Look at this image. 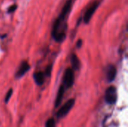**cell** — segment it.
<instances>
[{
  "label": "cell",
  "mask_w": 128,
  "mask_h": 127,
  "mask_svg": "<svg viewBox=\"0 0 128 127\" xmlns=\"http://www.w3.org/2000/svg\"><path fill=\"white\" fill-rule=\"evenodd\" d=\"M72 0H68L67 2L65 3L63 9L62 10V12L60 13V15L58 16V17L56 19L54 25H53V28H52V36L54 37L58 31L59 29L62 26V25L63 24L64 21L65 20L67 16L68 15V13H70V10H71V7H72Z\"/></svg>",
  "instance_id": "cell-1"
},
{
  "label": "cell",
  "mask_w": 128,
  "mask_h": 127,
  "mask_svg": "<svg viewBox=\"0 0 128 127\" xmlns=\"http://www.w3.org/2000/svg\"><path fill=\"white\" fill-rule=\"evenodd\" d=\"M105 101L110 105L116 104L117 101V91L116 87H109L105 93Z\"/></svg>",
  "instance_id": "cell-2"
},
{
  "label": "cell",
  "mask_w": 128,
  "mask_h": 127,
  "mask_svg": "<svg viewBox=\"0 0 128 127\" xmlns=\"http://www.w3.org/2000/svg\"><path fill=\"white\" fill-rule=\"evenodd\" d=\"M74 104H75L74 99H70L68 102H66L57 112V114H56L57 118H64L65 115H67L68 114V112L71 110V109L74 107Z\"/></svg>",
  "instance_id": "cell-3"
},
{
  "label": "cell",
  "mask_w": 128,
  "mask_h": 127,
  "mask_svg": "<svg viewBox=\"0 0 128 127\" xmlns=\"http://www.w3.org/2000/svg\"><path fill=\"white\" fill-rule=\"evenodd\" d=\"M74 83V72L72 68H68L65 70L63 79V85L65 88H70Z\"/></svg>",
  "instance_id": "cell-4"
},
{
  "label": "cell",
  "mask_w": 128,
  "mask_h": 127,
  "mask_svg": "<svg viewBox=\"0 0 128 127\" xmlns=\"http://www.w3.org/2000/svg\"><path fill=\"white\" fill-rule=\"evenodd\" d=\"M99 1H94L91 7L86 10L85 15H84V17H83V19H84V22L85 23H88L90 22V20L92 19V16L94 15V13H95V11L97 10L98 6H99Z\"/></svg>",
  "instance_id": "cell-5"
},
{
  "label": "cell",
  "mask_w": 128,
  "mask_h": 127,
  "mask_svg": "<svg viewBox=\"0 0 128 127\" xmlns=\"http://www.w3.org/2000/svg\"><path fill=\"white\" fill-rule=\"evenodd\" d=\"M30 69V65L28 64V62L27 61H24L21 63L19 70L16 72V78H21L22 76H23Z\"/></svg>",
  "instance_id": "cell-6"
},
{
  "label": "cell",
  "mask_w": 128,
  "mask_h": 127,
  "mask_svg": "<svg viewBox=\"0 0 128 127\" xmlns=\"http://www.w3.org/2000/svg\"><path fill=\"white\" fill-rule=\"evenodd\" d=\"M65 91V87L64 86V85H62L58 89L56 98V102H55V107H58L61 103L62 101L63 100V97H64V94Z\"/></svg>",
  "instance_id": "cell-7"
},
{
  "label": "cell",
  "mask_w": 128,
  "mask_h": 127,
  "mask_svg": "<svg viewBox=\"0 0 128 127\" xmlns=\"http://www.w3.org/2000/svg\"><path fill=\"white\" fill-rule=\"evenodd\" d=\"M116 73H117V70L115 66L113 65H110L108 67L107 70V79L108 82H112L115 80L116 76Z\"/></svg>",
  "instance_id": "cell-8"
},
{
  "label": "cell",
  "mask_w": 128,
  "mask_h": 127,
  "mask_svg": "<svg viewBox=\"0 0 128 127\" xmlns=\"http://www.w3.org/2000/svg\"><path fill=\"white\" fill-rule=\"evenodd\" d=\"M44 73L42 72H37L34 74V79L38 85H42L44 82Z\"/></svg>",
  "instance_id": "cell-9"
},
{
  "label": "cell",
  "mask_w": 128,
  "mask_h": 127,
  "mask_svg": "<svg viewBox=\"0 0 128 127\" xmlns=\"http://www.w3.org/2000/svg\"><path fill=\"white\" fill-rule=\"evenodd\" d=\"M71 64H72V67L74 70H79L80 66V62L79 58L75 54H73L71 56Z\"/></svg>",
  "instance_id": "cell-10"
},
{
  "label": "cell",
  "mask_w": 128,
  "mask_h": 127,
  "mask_svg": "<svg viewBox=\"0 0 128 127\" xmlns=\"http://www.w3.org/2000/svg\"><path fill=\"white\" fill-rule=\"evenodd\" d=\"M46 127H56V121L54 118H50L46 122Z\"/></svg>",
  "instance_id": "cell-11"
},
{
  "label": "cell",
  "mask_w": 128,
  "mask_h": 127,
  "mask_svg": "<svg viewBox=\"0 0 128 127\" xmlns=\"http://www.w3.org/2000/svg\"><path fill=\"white\" fill-rule=\"evenodd\" d=\"M12 94H13V89H10V90L8 91V93H7V94H6V96H5L4 101H5L6 103H8V101L10 100V97H11V96H12Z\"/></svg>",
  "instance_id": "cell-12"
},
{
  "label": "cell",
  "mask_w": 128,
  "mask_h": 127,
  "mask_svg": "<svg viewBox=\"0 0 128 127\" xmlns=\"http://www.w3.org/2000/svg\"><path fill=\"white\" fill-rule=\"evenodd\" d=\"M16 8H17V5L16 4H14V5L10 6V8L8 9V13H13V12H14L16 10Z\"/></svg>",
  "instance_id": "cell-13"
},
{
  "label": "cell",
  "mask_w": 128,
  "mask_h": 127,
  "mask_svg": "<svg viewBox=\"0 0 128 127\" xmlns=\"http://www.w3.org/2000/svg\"><path fill=\"white\" fill-rule=\"evenodd\" d=\"M51 70H52V67H51V66H48V67L46 69L45 74H46L47 76H50V74H51Z\"/></svg>",
  "instance_id": "cell-14"
},
{
  "label": "cell",
  "mask_w": 128,
  "mask_h": 127,
  "mask_svg": "<svg viewBox=\"0 0 128 127\" xmlns=\"http://www.w3.org/2000/svg\"><path fill=\"white\" fill-rule=\"evenodd\" d=\"M82 45V40H79L77 41V43H76L77 48H81Z\"/></svg>",
  "instance_id": "cell-15"
}]
</instances>
